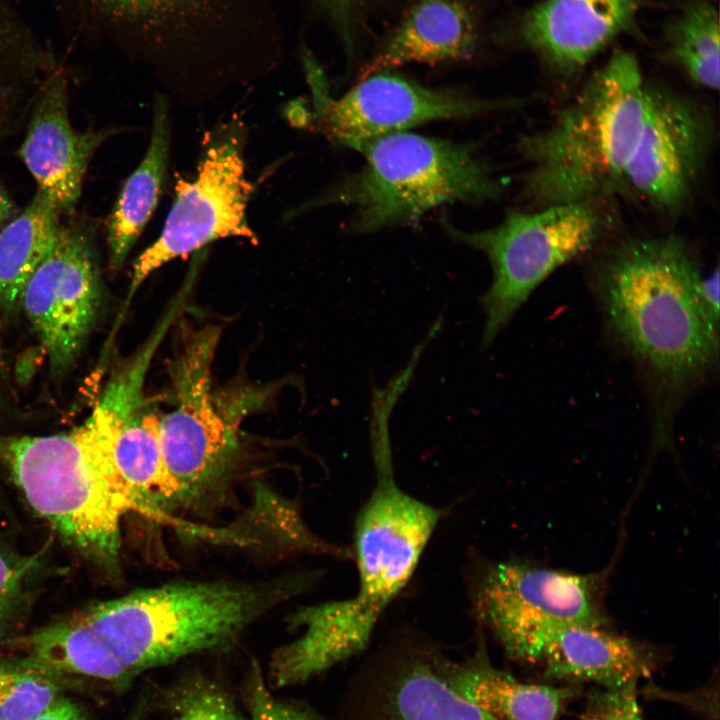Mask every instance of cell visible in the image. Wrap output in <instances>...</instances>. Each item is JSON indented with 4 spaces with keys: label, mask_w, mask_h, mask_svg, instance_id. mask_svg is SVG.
<instances>
[{
    "label": "cell",
    "mask_w": 720,
    "mask_h": 720,
    "mask_svg": "<svg viewBox=\"0 0 720 720\" xmlns=\"http://www.w3.org/2000/svg\"><path fill=\"white\" fill-rule=\"evenodd\" d=\"M700 291L706 307L711 314L720 318L719 305V269L715 268L713 272L706 276H702Z\"/></svg>",
    "instance_id": "obj_32"
},
{
    "label": "cell",
    "mask_w": 720,
    "mask_h": 720,
    "mask_svg": "<svg viewBox=\"0 0 720 720\" xmlns=\"http://www.w3.org/2000/svg\"><path fill=\"white\" fill-rule=\"evenodd\" d=\"M68 22L73 37L86 38L94 29L131 19L170 0H51Z\"/></svg>",
    "instance_id": "obj_26"
},
{
    "label": "cell",
    "mask_w": 720,
    "mask_h": 720,
    "mask_svg": "<svg viewBox=\"0 0 720 720\" xmlns=\"http://www.w3.org/2000/svg\"><path fill=\"white\" fill-rule=\"evenodd\" d=\"M12 213V204L5 190L0 185V228L7 222Z\"/></svg>",
    "instance_id": "obj_33"
},
{
    "label": "cell",
    "mask_w": 720,
    "mask_h": 720,
    "mask_svg": "<svg viewBox=\"0 0 720 720\" xmlns=\"http://www.w3.org/2000/svg\"><path fill=\"white\" fill-rule=\"evenodd\" d=\"M220 330L206 326L184 337L173 361L175 406L161 414L164 464L179 507H200L227 488L239 456L236 423L212 389Z\"/></svg>",
    "instance_id": "obj_7"
},
{
    "label": "cell",
    "mask_w": 720,
    "mask_h": 720,
    "mask_svg": "<svg viewBox=\"0 0 720 720\" xmlns=\"http://www.w3.org/2000/svg\"><path fill=\"white\" fill-rule=\"evenodd\" d=\"M713 138L712 117L703 105L649 83L620 192L661 213L680 211L703 175Z\"/></svg>",
    "instance_id": "obj_10"
},
{
    "label": "cell",
    "mask_w": 720,
    "mask_h": 720,
    "mask_svg": "<svg viewBox=\"0 0 720 720\" xmlns=\"http://www.w3.org/2000/svg\"><path fill=\"white\" fill-rule=\"evenodd\" d=\"M64 674L28 657L0 658V720H34L61 696Z\"/></svg>",
    "instance_id": "obj_24"
},
{
    "label": "cell",
    "mask_w": 720,
    "mask_h": 720,
    "mask_svg": "<svg viewBox=\"0 0 720 720\" xmlns=\"http://www.w3.org/2000/svg\"><path fill=\"white\" fill-rule=\"evenodd\" d=\"M29 564H17L0 554V633L19 593Z\"/></svg>",
    "instance_id": "obj_29"
},
{
    "label": "cell",
    "mask_w": 720,
    "mask_h": 720,
    "mask_svg": "<svg viewBox=\"0 0 720 720\" xmlns=\"http://www.w3.org/2000/svg\"><path fill=\"white\" fill-rule=\"evenodd\" d=\"M648 84L636 57L619 49L543 128L521 136L525 199L538 208L620 192Z\"/></svg>",
    "instance_id": "obj_3"
},
{
    "label": "cell",
    "mask_w": 720,
    "mask_h": 720,
    "mask_svg": "<svg viewBox=\"0 0 720 720\" xmlns=\"http://www.w3.org/2000/svg\"><path fill=\"white\" fill-rule=\"evenodd\" d=\"M244 697L249 720H316L304 710L275 698L255 661L244 682Z\"/></svg>",
    "instance_id": "obj_27"
},
{
    "label": "cell",
    "mask_w": 720,
    "mask_h": 720,
    "mask_svg": "<svg viewBox=\"0 0 720 720\" xmlns=\"http://www.w3.org/2000/svg\"><path fill=\"white\" fill-rule=\"evenodd\" d=\"M603 200L511 211L494 227L462 231L443 222L454 239L481 251L492 281L480 298L481 348H489L538 286L566 263L590 252L611 224Z\"/></svg>",
    "instance_id": "obj_6"
},
{
    "label": "cell",
    "mask_w": 720,
    "mask_h": 720,
    "mask_svg": "<svg viewBox=\"0 0 720 720\" xmlns=\"http://www.w3.org/2000/svg\"><path fill=\"white\" fill-rule=\"evenodd\" d=\"M170 147L168 106L157 97L149 146L124 183L107 224L109 267L116 271L138 240L163 191Z\"/></svg>",
    "instance_id": "obj_20"
},
{
    "label": "cell",
    "mask_w": 720,
    "mask_h": 720,
    "mask_svg": "<svg viewBox=\"0 0 720 720\" xmlns=\"http://www.w3.org/2000/svg\"><path fill=\"white\" fill-rule=\"evenodd\" d=\"M108 136L104 131H77L68 111L64 72L53 67L39 96L19 149V156L60 214L74 212L89 161Z\"/></svg>",
    "instance_id": "obj_15"
},
{
    "label": "cell",
    "mask_w": 720,
    "mask_h": 720,
    "mask_svg": "<svg viewBox=\"0 0 720 720\" xmlns=\"http://www.w3.org/2000/svg\"><path fill=\"white\" fill-rule=\"evenodd\" d=\"M719 16L709 0H686L664 30L665 57L694 84L718 90Z\"/></svg>",
    "instance_id": "obj_23"
},
{
    "label": "cell",
    "mask_w": 720,
    "mask_h": 720,
    "mask_svg": "<svg viewBox=\"0 0 720 720\" xmlns=\"http://www.w3.org/2000/svg\"><path fill=\"white\" fill-rule=\"evenodd\" d=\"M384 704L386 720H495L458 694L440 667L423 661L412 663L395 677Z\"/></svg>",
    "instance_id": "obj_22"
},
{
    "label": "cell",
    "mask_w": 720,
    "mask_h": 720,
    "mask_svg": "<svg viewBox=\"0 0 720 720\" xmlns=\"http://www.w3.org/2000/svg\"><path fill=\"white\" fill-rule=\"evenodd\" d=\"M305 66L319 127L335 142L350 148L427 122L473 117L519 105L514 100H482L428 88L387 71L366 75L333 99L317 64L306 56Z\"/></svg>",
    "instance_id": "obj_11"
},
{
    "label": "cell",
    "mask_w": 720,
    "mask_h": 720,
    "mask_svg": "<svg viewBox=\"0 0 720 720\" xmlns=\"http://www.w3.org/2000/svg\"><path fill=\"white\" fill-rule=\"evenodd\" d=\"M521 661L537 664L544 677L560 684L591 683L621 690L638 687L658 668L654 647L604 626L563 625L548 629L527 648Z\"/></svg>",
    "instance_id": "obj_14"
},
{
    "label": "cell",
    "mask_w": 720,
    "mask_h": 720,
    "mask_svg": "<svg viewBox=\"0 0 720 720\" xmlns=\"http://www.w3.org/2000/svg\"><path fill=\"white\" fill-rule=\"evenodd\" d=\"M98 265L86 234L61 224L56 242L29 278L21 307L49 362L61 376L77 361L100 309Z\"/></svg>",
    "instance_id": "obj_12"
},
{
    "label": "cell",
    "mask_w": 720,
    "mask_h": 720,
    "mask_svg": "<svg viewBox=\"0 0 720 720\" xmlns=\"http://www.w3.org/2000/svg\"><path fill=\"white\" fill-rule=\"evenodd\" d=\"M449 685L495 720H559L580 686L521 681L478 652L462 664L440 668Z\"/></svg>",
    "instance_id": "obj_18"
},
{
    "label": "cell",
    "mask_w": 720,
    "mask_h": 720,
    "mask_svg": "<svg viewBox=\"0 0 720 720\" xmlns=\"http://www.w3.org/2000/svg\"><path fill=\"white\" fill-rule=\"evenodd\" d=\"M304 584L297 575L176 581L94 604L60 622L87 647L103 680L122 686L147 670L231 648Z\"/></svg>",
    "instance_id": "obj_2"
},
{
    "label": "cell",
    "mask_w": 720,
    "mask_h": 720,
    "mask_svg": "<svg viewBox=\"0 0 720 720\" xmlns=\"http://www.w3.org/2000/svg\"><path fill=\"white\" fill-rule=\"evenodd\" d=\"M702 273L675 234L626 239L594 268L608 330L645 375L665 428L680 399L716 368L719 319L700 291Z\"/></svg>",
    "instance_id": "obj_1"
},
{
    "label": "cell",
    "mask_w": 720,
    "mask_h": 720,
    "mask_svg": "<svg viewBox=\"0 0 720 720\" xmlns=\"http://www.w3.org/2000/svg\"><path fill=\"white\" fill-rule=\"evenodd\" d=\"M159 413L146 399L125 405L118 416L113 459L134 511L164 515L179 507L177 490L164 464Z\"/></svg>",
    "instance_id": "obj_19"
},
{
    "label": "cell",
    "mask_w": 720,
    "mask_h": 720,
    "mask_svg": "<svg viewBox=\"0 0 720 720\" xmlns=\"http://www.w3.org/2000/svg\"><path fill=\"white\" fill-rule=\"evenodd\" d=\"M246 130L232 119L205 136L196 176L181 180L157 240L133 266L129 296L155 270L180 256L228 237L257 242L246 218L255 186L245 177Z\"/></svg>",
    "instance_id": "obj_8"
},
{
    "label": "cell",
    "mask_w": 720,
    "mask_h": 720,
    "mask_svg": "<svg viewBox=\"0 0 720 720\" xmlns=\"http://www.w3.org/2000/svg\"><path fill=\"white\" fill-rule=\"evenodd\" d=\"M328 14L341 30L343 36H349L357 16L368 0H319Z\"/></svg>",
    "instance_id": "obj_30"
},
{
    "label": "cell",
    "mask_w": 720,
    "mask_h": 720,
    "mask_svg": "<svg viewBox=\"0 0 720 720\" xmlns=\"http://www.w3.org/2000/svg\"><path fill=\"white\" fill-rule=\"evenodd\" d=\"M34 720H85V718L76 704L61 696Z\"/></svg>",
    "instance_id": "obj_31"
},
{
    "label": "cell",
    "mask_w": 720,
    "mask_h": 720,
    "mask_svg": "<svg viewBox=\"0 0 720 720\" xmlns=\"http://www.w3.org/2000/svg\"><path fill=\"white\" fill-rule=\"evenodd\" d=\"M643 0H543L519 21L521 42L548 68L571 76L636 27Z\"/></svg>",
    "instance_id": "obj_16"
},
{
    "label": "cell",
    "mask_w": 720,
    "mask_h": 720,
    "mask_svg": "<svg viewBox=\"0 0 720 720\" xmlns=\"http://www.w3.org/2000/svg\"><path fill=\"white\" fill-rule=\"evenodd\" d=\"M374 466L375 487L355 522L358 589L392 602L414 573L442 512L398 487L391 458L378 457Z\"/></svg>",
    "instance_id": "obj_13"
},
{
    "label": "cell",
    "mask_w": 720,
    "mask_h": 720,
    "mask_svg": "<svg viewBox=\"0 0 720 720\" xmlns=\"http://www.w3.org/2000/svg\"><path fill=\"white\" fill-rule=\"evenodd\" d=\"M142 706H143V704H141V706H139V708L131 715V717L128 720H141L142 713H143Z\"/></svg>",
    "instance_id": "obj_34"
},
{
    "label": "cell",
    "mask_w": 720,
    "mask_h": 720,
    "mask_svg": "<svg viewBox=\"0 0 720 720\" xmlns=\"http://www.w3.org/2000/svg\"><path fill=\"white\" fill-rule=\"evenodd\" d=\"M116 413L102 398L71 431L1 435L0 458L27 502L63 539L114 565L122 517L134 511L113 459Z\"/></svg>",
    "instance_id": "obj_4"
},
{
    "label": "cell",
    "mask_w": 720,
    "mask_h": 720,
    "mask_svg": "<svg viewBox=\"0 0 720 720\" xmlns=\"http://www.w3.org/2000/svg\"><path fill=\"white\" fill-rule=\"evenodd\" d=\"M479 40V17L468 1L414 0L364 74L405 64L467 59L475 53Z\"/></svg>",
    "instance_id": "obj_17"
},
{
    "label": "cell",
    "mask_w": 720,
    "mask_h": 720,
    "mask_svg": "<svg viewBox=\"0 0 720 720\" xmlns=\"http://www.w3.org/2000/svg\"><path fill=\"white\" fill-rule=\"evenodd\" d=\"M353 149L363 168L321 202L353 208L349 227L368 233L417 223L449 203L497 199L502 183L471 145L399 132L364 141Z\"/></svg>",
    "instance_id": "obj_5"
},
{
    "label": "cell",
    "mask_w": 720,
    "mask_h": 720,
    "mask_svg": "<svg viewBox=\"0 0 720 720\" xmlns=\"http://www.w3.org/2000/svg\"><path fill=\"white\" fill-rule=\"evenodd\" d=\"M578 720H644L637 687L621 690L594 687L586 695Z\"/></svg>",
    "instance_id": "obj_28"
},
{
    "label": "cell",
    "mask_w": 720,
    "mask_h": 720,
    "mask_svg": "<svg viewBox=\"0 0 720 720\" xmlns=\"http://www.w3.org/2000/svg\"><path fill=\"white\" fill-rule=\"evenodd\" d=\"M166 720H246L231 696L216 682L188 676L166 693Z\"/></svg>",
    "instance_id": "obj_25"
},
{
    "label": "cell",
    "mask_w": 720,
    "mask_h": 720,
    "mask_svg": "<svg viewBox=\"0 0 720 720\" xmlns=\"http://www.w3.org/2000/svg\"><path fill=\"white\" fill-rule=\"evenodd\" d=\"M598 594L594 575L505 561L486 570L474 603L506 653L520 660L531 642L550 628L604 626Z\"/></svg>",
    "instance_id": "obj_9"
},
{
    "label": "cell",
    "mask_w": 720,
    "mask_h": 720,
    "mask_svg": "<svg viewBox=\"0 0 720 720\" xmlns=\"http://www.w3.org/2000/svg\"><path fill=\"white\" fill-rule=\"evenodd\" d=\"M54 204L41 192L14 219L0 228V309L19 308L31 275L53 248L60 229Z\"/></svg>",
    "instance_id": "obj_21"
}]
</instances>
